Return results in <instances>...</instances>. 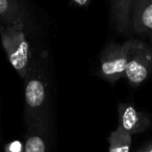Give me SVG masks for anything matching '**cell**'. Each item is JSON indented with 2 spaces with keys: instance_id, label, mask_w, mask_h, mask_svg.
Returning a JSON list of instances; mask_svg holds the SVG:
<instances>
[{
  "instance_id": "8992f818",
  "label": "cell",
  "mask_w": 152,
  "mask_h": 152,
  "mask_svg": "<svg viewBox=\"0 0 152 152\" xmlns=\"http://www.w3.org/2000/svg\"><path fill=\"white\" fill-rule=\"evenodd\" d=\"M118 120L119 126H121L131 135L144 132L151 124L148 115L130 103L119 104Z\"/></svg>"
},
{
  "instance_id": "4fadbf2b",
  "label": "cell",
  "mask_w": 152,
  "mask_h": 152,
  "mask_svg": "<svg viewBox=\"0 0 152 152\" xmlns=\"http://www.w3.org/2000/svg\"><path fill=\"white\" fill-rule=\"evenodd\" d=\"M137 152H152V142L151 143L146 144L144 147H142L141 149H139Z\"/></svg>"
},
{
  "instance_id": "7a4b0ae2",
  "label": "cell",
  "mask_w": 152,
  "mask_h": 152,
  "mask_svg": "<svg viewBox=\"0 0 152 152\" xmlns=\"http://www.w3.org/2000/svg\"><path fill=\"white\" fill-rule=\"evenodd\" d=\"M0 39L12 67L21 78H25L30 67V45L24 24L5 25L0 23Z\"/></svg>"
},
{
  "instance_id": "5b68a950",
  "label": "cell",
  "mask_w": 152,
  "mask_h": 152,
  "mask_svg": "<svg viewBox=\"0 0 152 152\" xmlns=\"http://www.w3.org/2000/svg\"><path fill=\"white\" fill-rule=\"evenodd\" d=\"M130 29L152 44V0H133Z\"/></svg>"
},
{
  "instance_id": "8fae6325",
  "label": "cell",
  "mask_w": 152,
  "mask_h": 152,
  "mask_svg": "<svg viewBox=\"0 0 152 152\" xmlns=\"http://www.w3.org/2000/svg\"><path fill=\"white\" fill-rule=\"evenodd\" d=\"M5 152H24V145L19 141H13L7 144L4 147Z\"/></svg>"
},
{
  "instance_id": "ba28073f",
  "label": "cell",
  "mask_w": 152,
  "mask_h": 152,
  "mask_svg": "<svg viewBox=\"0 0 152 152\" xmlns=\"http://www.w3.org/2000/svg\"><path fill=\"white\" fill-rule=\"evenodd\" d=\"M112 22L119 34H126L130 30V12L133 0H112Z\"/></svg>"
},
{
  "instance_id": "30bf717a",
  "label": "cell",
  "mask_w": 152,
  "mask_h": 152,
  "mask_svg": "<svg viewBox=\"0 0 152 152\" xmlns=\"http://www.w3.org/2000/svg\"><path fill=\"white\" fill-rule=\"evenodd\" d=\"M107 141L108 152H131L132 135L119 125L110 132Z\"/></svg>"
},
{
  "instance_id": "7c38bea8",
  "label": "cell",
  "mask_w": 152,
  "mask_h": 152,
  "mask_svg": "<svg viewBox=\"0 0 152 152\" xmlns=\"http://www.w3.org/2000/svg\"><path fill=\"white\" fill-rule=\"evenodd\" d=\"M92 1H93V0H71V2L73 3L74 5L79 7H87Z\"/></svg>"
},
{
  "instance_id": "9c48e42d",
  "label": "cell",
  "mask_w": 152,
  "mask_h": 152,
  "mask_svg": "<svg viewBox=\"0 0 152 152\" xmlns=\"http://www.w3.org/2000/svg\"><path fill=\"white\" fill-rule=\"evenodd\" d=\"M0 23L25 25V10L20 0H0Z\"/></svg>"
},
{
  "instance_id": "3957f363",
  "label": "cell",
  "mask_w": 152,
  "mask_h": 152,
  "mask_svg": "<svg viewBox=\"0 0 152 152\" xmlns=\"http://www.w3.org/2000/svg\"><path fill=\"white\" fill-rule=\"evenodd\" d=\"M137 39L124 43H108L100 55V75L110 83H116L125 75L131 51Z\"/></svg>"
},
{
  "instance_id": "6da1fadb",
  "label": "cell",
  "mask_w": 152,
  "mask_h": 152,
  "mask_svg": "<svg viewBox=\"0 0 152 152\" xmlns=\"http://www.w3.org/2000/svg\"><path fill=\"white\" fill-rule=\"evenodd\" d=\"M42 61L30 65L24 87V120L27 126L48 119L49 78Z\"/></svg>"
},
{
  "instance_id": "277c9868",
  "label": "cell",
  "mask_w": 152,
  "mask_h": 152,
  "mask_svg": "<svg viewBox=\"0 0 152 152\" xmlns=\"http://www.w3.org/2000/svg\"><path fill=\"white\" fill-rule=\"evenodd\" d=\"M152 75V44L135 40L124 78L132 88H137Z\"/></svg>"
},
{
  "instance_id": "52a82bcc",
  "label": "cell",
  "mask_w": 152,
  "mask_h": 152,
  "mask_svg": "<svg viewBox=\"0 0 152 152\" xmlns=\"http://www.w3.org/2000/svg\"><path fill=\"white\" fill-rule=\"evenodd\" d=\"M48 119L28 126L24 152H48Z\"/></svg>"
}]
</instances>
